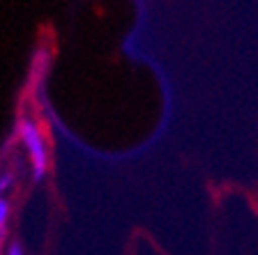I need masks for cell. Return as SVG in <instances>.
Wrapping results in <instances>:
<instances>
[{
	"mask_svg": "<svg viewBox=\"0 0 258 255\" xmlns=\"http://www.w3.org/2000/svg\"><path fill=\"white\" fill-rule=\"evenodd\" d=\"M19 133H21V140L26 145L30 161H32V180L35 182L44 180L48 159H46V145H44L42 131H39V127L32 120H23L21 127H19Z\"/></svg>",
	"mask_w": 258,
	"mask_h": 255,
	"instance_id": "cell-1",
	"label": "cell"
},
{
	"mask_svg": "<svg viewBox=\"0 0 258 255\" xmlns=\"http://www.w3.org/2000/svg\"><path fill=\"white\" fill-rule=\"evenodd\" d=\"M7 216H10V202H7L5 198H0V230L5 228Z\"/></svg>",
	"mask_w": 258,
	"mask_h": 255,
	"instance_id": "cell-2",
	"label": "cell"
},
{
	"mask_svg": "<svg viewBox=\"0 0 258 255\" xmlns=\"http://www.w3.org/2000/svg\"><path fill=\"white\" fill-rule=\"evenodd\" d=\"M10 186H12V175H3V177H0V198H3V193H5Z\"/></svg>",
	"mask_w": 258,
	"mask_h": 255,
	"instance_id": "cell-3",
	"label": "cell"
},
{
	"mask_svg": "<svg viewBox=\"0 0 258 255\" xmlns=\"http://www.w3.org/2000/svg\"><path fill=\"white\" fill-rule=\"evenodd\" d=\"M7 255H23V248L19 241H14V244H10V248H7Z\"/></svg>",
	"mask_w": 258,
	"mask_h": 255,
	"instance_id": "cell-4",
	"label": "cell"
},
{
	"mask_svg": "<svg viewBox=\"0 0 258 255\" xmlns=\"http://www.w3.org/2000/svg\"><path fill=\"white\" fill-rule=\"evenodd\" d=\"M3 237H5V230H0V253H3Z\"/></svg>",
	"mask_w": 258,
	"mask_h": 255,
	"instance_id": "cell-5",
	"label": "cell"
}]
</instances>
